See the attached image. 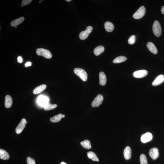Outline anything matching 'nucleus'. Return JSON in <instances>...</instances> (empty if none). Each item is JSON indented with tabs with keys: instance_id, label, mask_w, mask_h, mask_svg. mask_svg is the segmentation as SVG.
I'll return each mask as SVG.
<instances>
[{
	"instance_id": "c85d7f7f",
	"label": "nucleus",
	"mask_w": 164,
	"mask_h": 164,
	"mask_svg": "<svg viewBox=\"0 0 164 164\" xmlns=\"http://www.w3.org/2000/svg\"><path fill=\"white\" fill-rule=\"evenodd\" d=\"M27 164H36L35 160L30 157L27 158Z\"/></svg>"
},
{
	"instance_id": "6e6552de",
	"label": "nucleus",
	"mask_w": 164,
	"mask_h": 164,
	"mask_svg": "<svg viewBox=\"0 0 164 164\" xmlns=\"http://www.w3.org/2000/svg\"><path fill=\"white\" fill-rule=\"evenodd\" d=\"M148 74V71L145 70L135 71L133 73L134 77L137 78H143Z\"/></svg>"
},
{
	"instance_id": "4c0bfd02",
	"label": "nucleus",
	"mask_w": 164,
	"mask_h": 164,
	"mask_svg": "<svg viewBox=\"0 0 164 164\" xmlns=\"http://www.w3.org/2000/svg\"><path fill=\"white\" fill-rule=\"evenodd\" d=\"M23 6V5H22V6Z\"/></svg>"
},
{
	"instance_id": "0eeeda50",
	"label": "nucleus",
	"mask_w": 164,
	"mask_h": 164,
	"mask_svg": "<svg viewBox=\"0 0 164 164\" xmlns=\"http://www.w3.org/2000/svg\"><path fill=\"white\" fill-rule=\"evenodd\" d=\"M27 122L26 121L25 119H22L20 123L16 128V132L17 134H19L21 133L24 128L25 127L26 124L27 123Z\"/></svg>"
},
{
	"instance_id": "7c9ffc66",
	"label": "nucleus",
	"mask_w": 164,
	"mask_h": 164,
	"mask_svg": "<svg viewBox=\"0 0 164 164\" xmlns=\"http://www.w3.org/2000/svg\"><path fill=\"white\" fill-rule=\"evenodd\" d=\"M18 62L20 63H21L22 62V59L21 56H19L18 58Z\"/></svg>"
},
{
	"instance_id": "f8f14e48",
	"label": "nucleus",
	"mask_w": 164,
	"mask_h": 164,
	"mask_svg": "<svg viewBox=\"0 0 164 164\" xmlns=\"http://www.w3.org/2000/svg\"><path fill=\"white\" fill-rule=\"evenodd\" d=\"M164 81V75H159L152 82V85L156 86L162 83Z\"/></svg>"
},
{
	"instance_id": "5701e85b",
	"label": "nucleus",
	"mask_w": 164,
	"mask_h": 164,
	"mask_svg": "<svg viewBox=\"0 0 164 164\" xmlns=\"http://www.w3.org/2000/svg\"><path fill=\"white\" fill-rule=\"evenodd\" d=\"M88 157L93 161H99V159L96 154L93 152H88L87 154Z\"/></svg>"
},
{
	"instance_id": "cd10ccee",
	"label": "nucleus",
	"mask_w": 164,
	"mask_h": 164,
	"mask_svg": "<svg viewBox=\"0 0 164 164\" xmlns=\"http://www.w3.org/2000/svg\"><path fill=\"white\" fill-rule=\"evenodd\" d=\"M135 37L134 35L131 36L128 39V42L129 44H133L135 43Z\"/></svg>"
},
{
	"instance_id": "1a4fd4ad",
	"label": "nucleus",
	"mask_w": 164,
	"mask_h": 164,
	"mask_svg": "<svg viewBox=\"0 0 164 164\" xmlns=\"http://www.w3.org/2000/svg\"><path fill=\"white\" fill-rule=\"evenodd\" d=\"M152 139V135L151 133H147L143 134L141 137V140L143 143L149 142Z\"/></svg>"
},
{
	"instance_id": "f257e3e1",
	"label": "nucleus",
	"mask_w": 164,
	"mask_h": 164,
	"mask_svg": "<svg viewBox=\"0 0 164 164\" xmlns=\"http://www.w3.org/2000/svg\"><path fill=\"white\" fill-rule=\"evenodd\" d=\"M73 72L75 74L80 77L83 81L86 82L87 81V73L84 70L80 68H76L74 69Z\"/></svg>"
},
{
	"instance_id": "b1692460",
	"label": "nucleus",
	"mask_w": 164,
	"mask_h": 164,
	"mask_svg": "<svg viewBox=\"0 0 164 164\" xmlns=\"http://www.w3.org/2000/svg\"><path fill=\"white\" fill-rule=\"evenodd\" d=\"M63 115L59 114L50 118V121L52 122H56L60 121L63 118Z\"/></svg>"
},
{
	"instance_id": "9d476101",
	"label": "nucleus",
	"mask_w": 164,
	"mask_h": 164,
	"mask_svg": "<svg viewBox=\"0 0 164 164\" xmlns=\"http://www.w3.org/2000/svg\"><path fill=\"white\" fill-rule=\"evenodd\" d=\"M149 154L152 159L155 160L157 159L159 156L158 149L155 148H151L149 152Z\"/></svg>"
},
{
	"instance_id": "e433bc0d",
	"label": "nucleus",
	"mask_w": 164,
	"mask_h": 164,
	"mask_svg": "<svg viewBox=\"0 0 164 164\" xmlns=\"http://www.w3.org/2000/svg\"><path fill=\"white\" fill-rule=\"evenodd\" d=\"M39 3H41V1H39Z\"/></svg>"
},
{
	"instance_id": "473e14b6",
	"label": "nucleus",
	"mask_w": 164,
	"mask_h": 164,
	"mask_svg": "<svg viewBox=\"0 0 164 164\" xmlns=\"http://www.w3.org/2000/svg\"><path fill=\"white\" fill-rule=\"evenodd\" d=\"M161 11L162 14H164V5L162 7V9H161Z\"/></svg>"
},
{
	"instance_id": "2eb2a0df",
	"label": "nucleus",
	"mask_w": 164,
	"mask_h": 164,
	"mask_svg": "<svg viewBox=\"0 0 164 164\" xmlns=\"http://www.w3.org/2000/svg\"><path fill=\"white\" fill-rule=\"evenodd\" d=\"M146 46L149 50L152 53L154 54H156L157 53V49L153 43L149 42L147 43Z\"/></svg>"
},
{
	"instance_id": "9b49d317",
	"label": "nucleus",
	"mask_w": 164,
	"mask_h": 164,
	"mask_svg": "<svg viewBox=\"0 0 164 164\" xmlns=\"http://www.w3.org/2000/svg\"><path fill=\"white\" fill-rule=\"evenodd\" d=\"M49 99L48 98L44 96L40 95L38 98L37 102L38 104L44 107L46 104L48 103Z\"/></svg>"
},
{
	"instance_id": "a878e982",
	"label": "nucleus",
	"mask_w": 164,
	"mask_h": 164,
	"mask_svg": "<svg viewBox=\"0 0 164 164\" xmlns=\"http://www.w3.org/2000/svg\"><path fill=\"white\" fill-rule=\"evenodd\" d=\"M81 144L84 148L89 149L91 148V143L89 140H85L81 142Z\"/></svg>"
},
{
	"instance_id": "f3484780",
	"label": "nucleus",
	"mask_w": 164,
	"mask_h": 164,
	"mask_svg": "<svg viewBox=\"0 0 164 164\" xmlns=\"http://www.w3.org/2000/svg\"><path fill=\"white\" fill-rule=\"evenodd\" d=\"M13 103V99L10 95H7L5 97V105L7 108H10Z\"/></svg>"
},
{
	"instance_id": "20e7f679",
	"label": "nucleus",
	"mask_w": 164,
	"mask_h": 164,
	"mask_svg": "<svg viewBox=\"0 0 164 164\" xmlns=\"http://www.w3.org/2000/svg\"><path fill=\"white\" fill-rule=\"evenodd\" d=\"M145 13L146 9L145 7L143 6H141L133 15V18L136 19H138L142 18L144 15Z\"/></svg>"
},
{
	"instance_id": "bb28decb",
	"label": "nucleus",
	"mask_w": 164,
	"mask_h": 164,
	"mask_svg": "<svg viewBox=\"0 0 164 164\" xmlns=\"http://www.w3.org/2000/svg\"><path fill=\"white\" fill-rule=\"evenodd\" d=\"M140 161L141 164H148V161L146 156L144 154H142L140 156Z\"/></svg>"
},
{
	"instance_id": "c756f323",
	"label": "nucleus",
	"mask_w": 164,
	"mask_h": 164,
	"mask_svg": "<svg viewBox=\"0 0 164 164\" xmlns=\"http://www.w3.org/2000/svg\"><path fill=\"white\" fill-rule=\"evenodd\" d=\"M32 1V0H24L22 1V5H27L31 3Z\"/></svg>"
},
{
	"instance_id": "f03ea898",
	"label": "nucleus",
	"mask_w": 164,
	"mask_h": 164,
	"mask_svg": "<svg viewBox=\"0 0 164 164\" xmlns=\"http://www.w3.org/2000/svg\"><path fill=\"white\" fill-rule=\"evenodd\" d=\"M36 53L38 55L44 56L47 59H50L52 57V55L49 50L42 48L37 49Z\"/></svg>"
},
{
	"instance_id": "ddd939ff",
	"label": "nucleus",
	"mask_w": 164,
	"mask_h": 164,
	"mask_svg": "<svg viewBox=\"0 0 164 164\" xmlns=\"http://www.w3.org/2000/svg\"><path fill=\"white\" fill-rule=\"evenodd\" d=\"M99 84L102 86H104L106 84L107 78L106 75L103 72H100L99 73Z\"/></svg>"
},
{
	"instance_id": "a211bd4d",
	"label": "nucleus",
	"mask_w": 164,
	"mask_h": 164,
	"mask_svg": "<svg viewBox=\"0 0 164 164\" xmlns=\"http://www.w3.org/2000/svg\"><path fill=\"white\" fill-rule=\"evenodd\" d=\"M104 27L105 30L109 32H112L114 29V24L108 21L105 22Z\"/></svg>"
},
{
	"instance_id": "aec40b11",
	"label": "nucleus",
	"mask_w": 164,
	"mask_h": 164,
	"mask_svg": "<svg viewBox=\"0 0 164 164\" xmlns=\"http://www.w3.org/2000/svg\"><path fill=\"white\" fill-rule=\"evenodd\" d=\"M0 158L4 160H7L9 159V154L4 150L0 149Z\"/></svg>"
},
{
	"instance_id": "c9c22d12",
	"label": "nucleus",
	"mask_w": 164,
	"mask_h": 164,
	"mask_svg": "<svg viewBox=\"0 0 164 164\" xmlns=\"http://www.w3.org/2000/svg\"><path fill=\"white\" fill-rule=\"evenodd\" d=\"M66 1H67V2H70L71 1V0H66Z\"/></svg>"
},
{
	"instance_id": "4be33fe9",
	"label": "nucleus",
	"mask_w": 164,
	"mask_h": 164,
	"mask_svg": "<svg viewBox=\"0 0 164 164\" xmlns=\"http://www.w3.org/2000/svg\"><path fill=\"white\" fill-rule=\"evenodd\" d=\"M127 58L123 56H120L116 57L114 60L113 63L115 64L123 63L127 60Z\"/></svg>"
},
{
	"instance_id": "58836bf2",
	"label": "nucleus",
	"mask_w": 164,
	"mask_h": 164,
	"mask_svg": "<svg viewBox=\"0 0 164 164\" xmlns=\"http://www.w3.org/2000/svg\"><path fill=\"white\" fill-rule=\"evenodd\" d=\"M15 27L16 28H17V27Z\"/></svg>"
},
{
	"instance_id": "4468645a",
	"label": "nucleus",
	"mask_w": 164,
	"mask_h": 164,
	"mask_svg": "<svg viewBox=\"0 0 164 164\" xmlns=\"http://www.w3.org/2000/svg\"><path fill=\"white\" fill-rule=\"evenodd\" d=\"M124 157L127 160H129L131 156V148L129 146L126 147L123 152Z\"/></svg>"
},
{
	"instance_id": "7ed1b4c3",
	"label": "nucleus",
	"mask_w": 164,
	"mask_h": 164,
	"mask_svg": "<svg viewBox=\"0 0 164 164\" xmlns=\"http://www.w3.org/2000/svg\"><path fill=\"white\" fill-rule=\"evenodd\" d=\"M152 31L154 35L156 37H159L161 35V25L158 21L154 22L152 25Z\"/></svg>"
},
{
	"instance_id": "72a5a7b5",
	"label": "nucleus",
	"mask_w": 164,
	"mask_h": 164,
	"mask_svg": "<svg viewBox=\"0 0 164 164\" xmlns=\"http://www.w3.org/2000/svg\"><path fill=\"white\" fill-rule=\"evenodd\" d=\"M61 164H67L64 162H61Z\"/></svg>"
},
{
	"instance_id": "423d86ee",
	"label": "nucleus",
	"mask_w": 164,
	"mask_h": 164,
	"mask_svg": "<svg viewBox=\"0 0 164 164\" xmlns=\"http://www.w3.org/2000/svg\"><path fill=\"white\" fill-rule=\"evenodd\" d=\"M103 97L102 95H98L92 103V106L93 107H98L103 103Z\"/></svg>"
},
{
	"instance_id": "412c9836",
	"label": "nucleus",
	"mask_w": 164,
	"mask_h": 164,
	"mask_svg": "<svg viewBox=\"0 0 164 164\" xmlns=\"http://www.w3.org/2000/svg\"><path fill=\"white\" fill-rule=\"evenodd\" d=\"M104 48L102 46H98L94 49V53L95 55L99 56L104 51Z\"/></svg>"
},
{
	"instance_id": "dca6fc26",
	"label": "nucleus",
	"mask_w": 164,
	"mask_h": 164,
	"mask_svg": "<svg viewBox=\"0 0 164 164\" xmlns=\"http://www.w3.org/2000/svg\"><path fill=\"white\" fill-rule=\"evenodd\" d=\"M46 87L47 86L46 84H42L37 86L33 90V93L35 95L40 93L44 91Z\"/></svg>"
},
{
	"instance_id": "393cba45",
	"label": "nucleus",
	"mask_w": 164,
	"mask_h": 164,
	"mask_svg": "<svg viewBox=\"0 0 164 164\" xmlns=\"http://www.w3.org/2000/svg\"><path fill=\"white\" fill-rule=\"evenodd\" d=\"M57 106L56 104H52L48 103L43 107L45 110L48 111L55 109Z\"/></svg>"
},
{
	"instance_id": "39448f33",
	"label": "nucleus",
	"mask_w": 164,
	"mask_h": 164,
	"mask_svg": "<svg viewBox=\"0 0 164 164\" xmlns=\"http://www.w3.org/2000/svg\"><path fill=\"white\" fill-rule=\"evenodd\" d=\"M92 29L93 28L91 26H88L85 31H82L80 33L79 36L80 38L82 40H84L87 38L89 34L92 32Z\"/></svg>"
},
{
	"instance_id": "6ab92c4d",
	"label": "nucleus",
	"mask_w": 164,
	"mask_h": 164,
	"mask_svg": "<svg viewBox=\"0 0 164 164\" xmlns=\"http://www.w3.org/2000/svg\"><path fill=\"white\" fill-rule=\"evenodd\" d=\"M24 20V18L23 17H21L13 21L11 23V25L13 27H16L17 26L19 25V24H21L22 22H23Z\"/></svg>"
},
{
	"instance_id": "2f4dec72",
	"label": "nucleus",
	"mask_w": 164,
	"mask_h": 164,
	"mask_svg": "<svg viewBox=\"0 0 164 164\" xmlns=\"http://www.w3.org/2000/svg\"><path fill=\"white\" fill-rule=\"evenodd\" d=\"M31 65V62H27L25 64V66L26 67H27L30 66Z\"/></svg>"
},
{
	"instance_id": "f704fd0d",
	"label": "nucleus",
	"mask_w": 164,
	"mask_h": 164,
	"mask_svg": "<svg viewBox=\"0 0 164 164\" xmlns=\"http://www.w3.org/2000/svg\"><path fill=\"white\" fill-rule=\"evenodd\" d=\"M65 117V115H63V118Z\"/></svg>"
}]
</instances>
